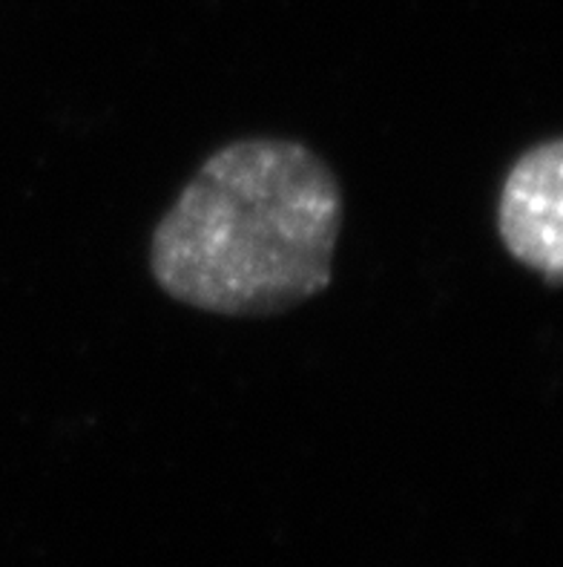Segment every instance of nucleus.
<instances>
[{
  "instance_id": "obj_1",
  "label": "nucleus",
  "mask_w": 563,
  "mask_h": 567,
  "mask_svg": "<svg viewBox=\"0 0 563 567\" xmlns=\"http://www.w3.org/2000/svg\"><path fill=\"white\" fill-rule=\"evenodd\" d=\"M343 190L331 167L288 138H242L185 185L150 243L153 277L190 309L282 315L334 280Z\"/></svg>"
},
{
  "instance_id": "obj_2",
  "label": "nucleus",
  "mask_w": 563,
  "mask_h": 567,
  "mask_svg": "<svg viewBox=\"0 0 563 567\" xmlns=\"http://www.w3.org/2000/svg\"><path fill=\"white\" fill-rule=\"evenodd\" d=\"M563 144L552 138L529 147L503 182L500 239L518 262L557 286L563 271Z\"/></svg>"
}]
</instances>
